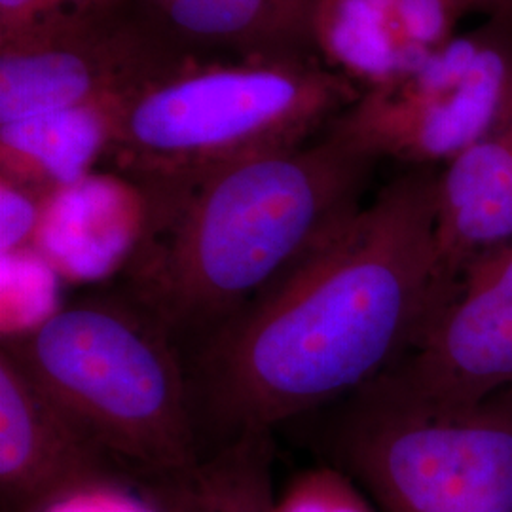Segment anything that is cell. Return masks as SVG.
Segmentation results:
<instances>
[{"label": "cell", "mask_w": 512, "mask_h": 512, "mask_svg": "<svg viewBox=\"0 0 512 512\" xmlns=\"http://www.w3.org/2000/svg\"><path fill=\"white\" fill-rule=\"evenodd\" d=\"M437 171L406 167L194 349L203 444L205 433L217 448L332 408L412 349L439 304Z\"/></svg>", "instance_id": "cell-1"}, {"label": "cell", "mask_w": 512, "mask_h": 512, "mask_svg": "<svg viewBox=\"0 0 512 512\" xmlns=\"http://www.w3.org/2000/svg\"><path fill=\"white\" fill-rule=\"evenodd\" d=\"M378 160L325 131L147 202L128 294L196 349L355 215Z\"/></svg>", "instance_id": "cell-2"}, {"label": "cell", "mask_w": 512, "mask_h": 512, "mask_svg": "<svg viewBox=\"0 0 512 512\" xmlns=\"http://www.w3.org/2000/svg\"><path fill=\"white\" fill-rule=\"evenodd\" d=\"M2 351L131 478L175 480L205 456L183 348L128 293L61 306Z\"/></svg>", "instance_id": "cell-3"}, {"label": "cell", "mask_w": 512, "mask_h": 512, "mask_svg": "<svg viewBox=\"0 0 512 512\" xmlns=\"http://www.w3.org/2000/svg\"><path fill=\"white\" fill-rule=\"evenodd\" d=\"M361 97L319 55L188 61L131 95L105 162L162 200L222 167L300 147Z\"/></svg>", "instance_id": "cell-4"}, {"label": "cell", "mask_w": 512, "mask_h": 512, "mask_svg": "<svg viewBox=\"0 0 512 512\" xmlns=\"http://www.w3.org/2000/svg\"><path fill=\"white\" fill-rule=\"evenodd\" d=\"M380 512H512V387L440 410L366 385L319 439Z\"/></svg>", "instance_id": "cell-5"}, {"label": "cell", "mask_w": 512, "mask_h": 512, "mask_svg": "<svg viewBox=\"0 0 512 512\" xmlns=\"http://www.w3.org/2000/svg\"><path fill=\"white\" fill-rule=\"evenodd\" d=\"M511 109L512 18H490L414 73L361 93L329 131L378 162L439 169Z\"/></svg>", "instance_id": "cell-6"}, {"label": "cell", "mask_w": 512, "mask_h": 512, "mask_svg": "<svg viewBox=\"0 0 512 512\" xmlns=\"http://www.w3.org/2000/svg\"><path fill=\"white\" fill-rule=\"evenodd\" d=\"M188 61L135 0L42 21L0 40V124L129 99Z\"/></svg>", "instance_id": "cell-7"}, {"label": "cell", "mask_w": 512, "mask_h": 512, "mask_svg": "<svg viewBox=\"0 0 512 512\" xmlns=\"http://www.w3.org/2000/svg\"><path fill=\"white\" fill-rule=\"evenodd\" d=\"M410 403L458 410L512 387V239L476 258L403 359L372 382Z\"/></svg>", "instance_id": "cell-8"}, {"label": "cell", "mask_w": 512, "mask_h": 512, "mask_svg": "<svg viewBox=\"0 0 512 512\" xmlns=\"http://www.w3.org/2000/svg\"><path fill=\"white\" fill-rule=\"evenodd\" d=\"M112 480L135 478L97 448L21 366L0 351L2 512L44 511L65 495Z\"/></svg>", "instance_id": "cell-9"}, {"label": "cell", "mask_w": 512, "mask_h": 512, "mask_svg": "<svg viewBox=\"0 0 512 512\" xmlns=\"http://www.w3.org/2000/svg\"><path fill=\"white\" fill-rule=\"evenodd\" d=\"M467 16L459 0H317L315 48L363 93L420 69Z\"/></svg>", "instance_id": "cell-10"}, {"label": "cell", "mask_w": 512, "mask_h": 512, "mask_svg": "<svg viewBox=\"0 0 512 512\" xmlns=\"http://www.w3.org/2000/svg\"><path fill=\"white\" fill-rule=\"evenodd\" d=\"M435 213L440 304L476 258L512 239V109L439 167Z\"/></svg>", "instance_id": "cell-11"}, {"label": "cell", "mask_w": 512, "mask_h": 512, "mask_svg": "<svg viewBox=\"0 0 512 512\" xmlns=\"http://www.w3.org/2000/svg\"><path fill=\"white\" fill-rule=\"evenodd\" d=\"M177 50L194 61L319 55L317 0H135Z\"/></svg>", "instance_id": "cell-12"}, {"label": "cell", "mask_w": 512, "mask_h": 512, "mask_svg": "<svg viewBox=\"0 0 512 512\" xmlns=\"http://www.w3.org/2000/svg\"><path fill=\"white\" fill-rule=\"evenodd\" d=\"M128 99L0 124L2 179L42 194L73 186L105 162Z\"/></svg>", "instance_id": "cell-13"}, {"label": "cell", "mask_w": 512, "mask_h": 512, "mask_svg": "<svg viewBox=\"0 0 512 512\" xmlns=\"http://www.w3.org/2000/svg\"><path fill=\"white\" fill-rule=\"evenodd\" d=\"M270 433H247L205 452L188 475L152 486L164 512H277Z\"/></svg>", "instance_id": "cell-14"}, {"label": "cell", "mask_w": 512, "mask_h": 512, "mask_svg": "<svg viewBox=\"0 0 512 512\" xmlns=\"http://www.w3.org/2000/svg\"><path fill=\"white\" fill-rule=\"evenodd\" d=\"M277 512H380L365 492L332 465L302 471L277 497Z\"/></svg>", "instance_id": "cell-15"}, {"label": "cell", "mask_w": 512, "mask_h": 512, "mask_svg": "<svg viewBox=\"0 0 512 512\" xmlns=\"http://www.w3.org/2000/svg\"><path fill=\"white\" fill-rule=\"evenodd\" d=\"M48 196L50 194H42L29 186L8 179L0 181L2 256L16 255L21 251L33 249Z\"/></svg>", "instance_id": "cell-16"}, {"label": "cell", "mask_w": 512, "mask_h": 512, "mask_svg": "<svg viewBox=\"0 0 512 512\" xmlns=\"http://www.w3.org/2000/svg\"><path fill=\"white\" fill-rule=\"evenodd\" d=\"M141 486L137 480H112L76 490L50 503L40 512H164L148 486V499L137 501L133 488Z\"/></svg>", "instance_id": "cell-17"}, {"label": "cell", "mask_w": 512, "mask_h": 512, "mask_svg": "<svg viewBox=\"0 0 512 512\" xmlns=\"http://www.w3.org/2000/svg\"><path fill=\"white\" fill-rule=\"evenodd\" d=\"M122 0H0V40L48 19L107 8Z\"/></svg>", "instance_id": "cell-18"}, {"label": "cell", "mask_w": 512, "mask_h": 512, "mask_svg": "<svg viewBox=\"0 0 512 512\" xmlns=\"http://www.w3.org/2000/svg\"><path fill=\"white\" fill-rule=\"evenodd\" d=\"M469 16L478 14L484 19L512 18V0H459Z\"/></svg>", "instance_id": "cell-19"}]
</instances>
